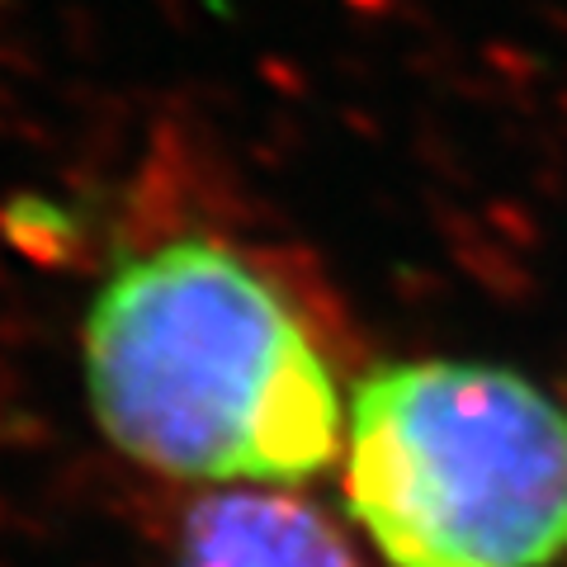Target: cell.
<instances>
[{"label": "cell", "instance_id": "7a4b0ae2", "mask_svg": "<svg viewBox=\"0 0 567 567\" xmlns=\"http://www.w3.org/2000/svg\"><path fill=\"white\" fill-rule=\"evenodd\" d=\"M346 506L388 567L567 554V406L492 360H388L350 393Z\"/></svg>", "mask_w": 567, "mask_h": 567}, {"label": "cell", "instance_id": "3957f363", "mask_svg": "<svg viewBox=\"0 0 567 567\" xmlns=\"http://www.w3.org/2000/svg\"><path fill=\"white\" fill-rule=\"evenodd\" d=\"M175 567H364L322 511L289 492H218L185 516Z\"/></svg>", "mask_w": 567, "mask_h": 567}, {"label": "cell", "instance_id": "6da1fadb", "mask_svg": "<svg viewBox=\"0 0 567 567\" xmlns=\"http://www.w3.org/2000/svg\"><path fill=\"white\" fill-rule=\"evenodd\" d=\"M81 341L104 435L142 468L265 492L346 450L331 354L279 279L223 237L185 233L118 260Z\"/></svg>", "mask_w": 567, "mask_h": 567}]
</instances>
